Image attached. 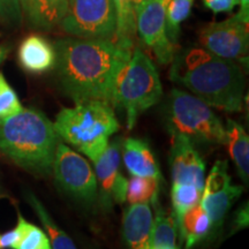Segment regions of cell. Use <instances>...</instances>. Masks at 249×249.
Masks as SVG:
<instances>
[{"instance_id": "1", "label": "cell", "mask_w": 249, "mask_h": 249, "mask_svg": "<svg viewBox=\"0 0 249 249\" xmlns=\"http://www.w3.org/2000/svg\"><path fill=\"white\" fill-rule=\"evenodd\" d=\"M59 85L75 104L102 101L113 107V93L121 68L132 51L111 39L64 38L54 45Z\"/></svg>"}, {"instance_id": "2", "label": "cell", "mask_w": 249, "mask_h": 249, "mask_svg": "<svg viewBox=\"0 0 249 249\" xmlns=\"http://www.w3.org/2000/svg\"><path fill=\"white\" fill-rule=\"evenodd\" d=\"M170 79L189 89L209 107L241 110L245 75L238 62L217 57L203 48H187L174 55Z\"/></svg>"}, {"instance_id": "3", "label": "cell", "mask_w": 249, "mask_h": 249, "mask_svg": "<svg viewBox=\"0 0 249 249\" xmlns=\"http://www.w3.org/2000/svg\"><path fill=\"white\" fill-rule=\"evenodd\" d=\"M59 142L53 123L34 108H22L14 116L0 119V152L30 172L52 173Z\"/></svg>"}, {"instance_id": "4", "label": "cell", "mask_w": 249, "mask_h": 249, "mask_svg": "<svg viewBox=\"0 0 249 249\" xmlns=\"http://www.w3.org/2000/svg\"><path fill=\"white\" fill-rule=\"evenodd\" d=\"M59 139L96 161L107 150L110 138L120 126L113 107L102 101H88L66 107L53 123Z\"/></svg>"}, {"instance_id": "5", "label": "cell", "mask_w": 249, "mask_h": 249, "mask_svg": "<svg viewBox=\"0 0 249 249\" xmlns=\"http://www.w3.org/2000/svg\"><path fill=\"white\" fill-rule=\"evenodd\" d=\"M161 93L157 67L142 50H133L117 77L113 93V107L126 112L127 128H134L140 114L157 104Z\"/></svg>"}, {"instance_id": "6", "label": "cell", "mask_w": 249, "mask_h": 249, "mask_svg": "<svg viewBox=\"0 0 249 249\" xmlns=\"http://www.w3.org/2000/svg\"><path fill=\"white\" fill-rule=\"evenodd\" d=\"M171 134L186 136L193 143L226 144V130L211 107L195 95L173 89L167 101Z\"/></svg>"}, {"instance_id": "7", "label": "cell", "mask_w": 249, "mask_h": 249, "mask_svg": "<svg viewBox=\"0 0 249 249\" xmlns=\"http://www.w3.org/2000/svg\"><path fill=\"white\" fill-rule=\"evenodd\" d=\"M60 28L80 38L114 39L116 9L112 0H68Z\"/></svg>"}, {"instance_id": "8", "label": "cell", "mask_w": 249, "mask_h": 249, "mask_svg": "<svg viewBox=\"0 0 249 249\" xmlns=\"http://www.w3.org/2000/svg\"><path fill=\"white\" fill-rule=\"evenodd\" d=\"M52 173L59 188L75 200L92 203L97 198V179L88 160L61 141L55 150Z\"/></svg>"}, {"instance_id": "9", "label": "cell", "mask_w": 249, "mask_h": 249, "mask_svg": "<svg viewBox=\"0 0 249 249\" xmlns=\"http://www.w3.org/2000/svg\"><path fill=\"white\" fill-rule=\"evenodd\" d=\"M202 48L217 57L241 64H248V24L238 15L207 24L200 31Z\"/></svg>"}, {"instance_id": "10", "label": "cell", "mask_w": 249, "mask_h": 249, "mask_svg": "<svg viewBox=\"0 0 249 249\" xmlns=\"http://www.w3.org/2000/svg\"><path fill=\"white\" fill-rule=\"evenodd\" d=\"M170 0H147L136 9V31L144 45L154 52L161 65L171 64L174 46L169 39L165 24V12Z\"/></svg>"}, {"instance_id": "11", "label": "cell", "mask_w": 249, "mask_h": 249, "mask_svg": "<svg viewBox=\"0 0 249 249\" xmlns=\"http://www.w3.org/2000/svg\"><path fill=\"white\" fill-rule=\"evenodd\" d=\"M121 139L108 142L104 151L95 164V176L97 179L98 196L105 209H110L114 203L121 204L126 201L127 180L120 170L121 165Z\"/></svg>"}, {"instance_id": "12", "label": "cell", "mask_w": 249, "mask_h": 249, "mask_svg": "<svg viewBox=\"0 0 249 249\" xmlns=\"http://www.w3.org/2000/svg\"><path fill=\"white\" fill-rule=\"evenodd\" d=\"M170 165L173 183H191L203 191L205 163L186 136L172 134Z\"/></svg>"}, {"instance_id": "13", "label": "cell", "mask_w": 249, "mask_h": 249, "mask_svg": "<svg viewBox=\"0 0 249 249\" xmlns=\"http://www.w3.org/2000/svg\"><path fill=\"white\" fill-rule=\"evenodd\" d=\"M154 226L150 203L130 204L123 216V235L128 249H149Z\"/></svg>"}, {"instance_id": "14", "label": "cell", "mask_w": 249, "mask_h": 249, "mask_svg": "<svg viewBox=\"0 0 249 249\" xmlns=\"http://www.w3.org/2000/svg\"><path fill=\"white\" fill-rule=\"evenodd\" d=\"M121 160L132 176L154 178L160 181L163 178L154 152L143 140L134 138L124 140L121 149Z\"/></svg>"}, {"instance_id": "15", "label": "cell", "mask_w": 249, "mask_h": 249, "mask_svg": "<svg viewBox=\"0 0 249 249\" xmlns=\"http://www.w3.org/2000/svg\"><path fill=\"white\" fill-rule=\"evenodd\" d=\"M18 61L29 73H44L55 65L54 46L39 35L28 36L18 48Z\"/></svg>"}, {"instance_id": "16", "label": "cell", "mask_w": 249, "mask_h": 249, "mask_svg": "<svg viewBox=\"0 0 249 249\" xmlns=\"http://www.w3.org/2000/svg\"><path fill=\"white\" fill-rule=\"evenodd\" d=\"M20 5L31 27L48 31L60 24L68 0H20Z\"/></svg>"}, {"instance_id": "17", "label": "cell", "mask_w": 249, "mask_h": 249, "mask_svg": "<svg viewBox=\"0 0 249 249\" xmlns=\"http://www.w3.org/2000/svg\"><path fill=\"white\" fill-rule=\"evenodd\" d=\"M244 188L241 186L232 185L231 182L216 191L202 193L200 204L210 217L213 230H217L222 226L227 211L238 200Z\"/></svg>"}, {"instance_id": "18", "label": "cell", "mask_w": 249, "mask_h": 249, "mask_svg": "<svg viewBox=\"0 0 249 249\" xmlns=\"http://www.w3.org/2000/svg\"><path fill=\"white\" fill-rule=\"evenodd\" d=\"M226 144L230 155L238 170L242 181L248 183L249 179V139L247 133L238 123L229 119L226 124Z\"/></svg>"}, {"instance_id": "19", "label": "cell", "mask_w": 249, "mask_h": 249, "mask_svg": "<svg viewBox=\"0 0 249 249\" xmlns=\"http://www.w3.org/2000/svg\"><path fill=\"white\" fill-rule=\"evenodd\" d=\"M213 231V223L201 204L187 211L179 224V234L185 241L186 249H191L207 238Z\"/></svg>"}, {"instance_id": "20", "label": "cell", "mask_w": 249, "mask_h": 249, "mask_svg": "<svg viewBox=\"0 0 249 249\" xmlns=\"http://www.w3.org/2000/svg\"><path fill=\"white\" fill-rule=\"evenodd\" d=\"M156 214L151 232L150 247L156 249H180L178 246L179 229L173 214H169L158 203L155 204Z\"/></svg>"}, {"instance_id": "21", "label": "cell", "mask_w": 249, "mask_h": 249, "mask_svg": "<svg viewBox=\"0 0 249 249\" xmlns=\"http://www.w3.org/2000/svg\"><path fill=\"white\" fill-rule=\"evenodd\" d=\"M116 9L117 28L114 43L120 48L133 51L136 34V14L132 0H112Z\"/></svg>"}, {"instance_id": "22", "label": "cell", "mask_w": 249, "mask_h": 249, "mask_svg": "<svg viewBox=\"0 0 249 249\" xmlns=\"http://www.w3.org/2000/svg\"><path fill=\"white\" fill-rule=\"evenodd\" d=\"M27 201L29 202L31 208L35 210L37 217L39 218L40 223L44 227L52 249H77L70 236L54 223V220L52 219V217L46 211L44 205L40 203V201L35 195L29 193L27 195Z\"/></svg>"}, {"instance_id": "23", "label": "cell", "mask_w": 249, "mask_h": 249, "mask_svg": "<svg viewBox=\"0 0 249 249\" xmlns=\"http://www.w3.org/2000/svg\"><path fill=\"white\" fill-rule=\"evenodd\" d=\"M203 191L191 183H173L171 198L173 205V217L177 224L181 222L182 217L195 205L200 204Z\"/></svg>"}, {"instance_id": "24", "label": "cell", "mask_w": 249, "mask_h": 249, "mask_svg": "<svg viewBox=\"0 0 249 249\" xmlns=\"http://www.w3.org/2000/svg\"><path fill=\"white\" fill-rule=\"evenodd\" d=\"M160 192V180L144 177L132 176L127 181L126 201L129 204L136 203H157Z\"/></svg>"}, {"instance_id": "25", "label": "cell", "mask_w": 249, "mask_h": 249, "mask_svg": "<svg viewBox=\"0 0 249 249\" xmlns=\"http://www.w3.org/2000/svg\"><path fill=\"white\" fill-rule=\"evenodd\" d=\"M194 0H170L165 12L166 34L172 44L178 42L180 26L191 15Z\"/></svg>"}, {"instance_id": "26", "label": "cell", "mask_w": 249, "mask_h": 249, "mask_svg": "<svg viewBox=\"0 0 249 249\" xmlns=\"http://www.w3.org/2000/svg\"><path fill=\"white\" fill-rule=\"evenodd\" d=\"M22 108L17 92L9 86L5 76L0 73V119L14 116Z\"/></svg>"}, {"instance_id": "27", "label": "cell", "mask_w": 249, "mask_h": 249, "mask_svg": "<svg viewBox=\"0 0 249 249\" xmlns=\"http://www.w3.org/2000/svg\"><path fill=\"white\" fill-rule=\"evenodd\" d=\"M14 249H52V247L48 234L42 229L27 222L22 238Z\"/></svg>"}, {"instance_id": "28", "label": "cell", "mask_w": 249, "mask_h": 249, "mask_svg": "<svg viewBox=\"0 0 249 249\" xmlns=\"http://www.w3.org/2000/svg\"><path fill=\"white\" fill-rule=\"evenodd\" d=\"M0 18L14 26L21 24L23 14L20 0H0Z\"/></svg>"}, {"instance_id": "29", "label": "cell", "mask_w": 249, "mask_h": 249, "mask_svg": "<svg viewBox=\"0 0 249 249\" xmlns=\"http://www.w3.org/2000/svg\"><path fill=\"white\" fill-rule=\"evenodd\" d=\"M27 220L18 214V224L11 231L0 234V249H14L18 244V241L22 238L24 232V226H26Z\"/></svg>"}, {"instance_id": "30", "label": "cell", "mask_w": 249, "mask_h": 249, "mask_svg": "<svg viewBox=\"0 0 249 249\" xmlns=\"http://www.w3.org/2000/svg\"><path fill=\"white\" fill-rule=\"evenodd\" d=\"M202 2L214 14L229 13L238 5V0H202Z\"/></svg>"}, {"instance_id": "31", "label": "cell", "mask_w": 249, "mask_h": 249, "mask_svg": "<svg viewBox=\"0 0 249 249\" xmlns=\"http://www.w3.org/2000/svg\"><path fill=\"white\" fill-rule=\"evenodd\" d=\"M248 204H246V207H242L240 210L238 211L235 217V226L238 227H245L248 225Z\"/></svg>"}, {"instance_id": "32", "label": "cell", "mask_w": 249, "mask_h": 249, "mask_svg": "<svg viewBox=\"0 0 249 249\" xmlns=\"http://www.w3.org/2000/svg\"><path fill=\"white\" fill-rule=\"evenodd\" d=\"M238 4L240 5V11L236 13L239 18L244 21L245 23L249 22V0H238Z\"/></svg>"}, {"instance_id": "33", "label": "cell", "mask_w": 249, "mask_h": 249, "mask_svg": "<svg viewBox=\"0 0 249 249\" xmlns=\"http://www.w3.org/2000/svg\"><path fill=\"white\" fill-rule=\"evenodd\" d=\"M145 1H147V0H132L133 7H134V9H135V12H136V9H138L142 4H144Z\"/></svg>"}, {"instance_id": "34", "label": "cell", "mask_w": 249, "mask_h": 249, "mask_svg": "<svg viewBox=\"0 0 249 249\" xmlns=\"http://www.w3.org/2000/svg\"><path fill=\"white\" fill-rule=\"evenodd\" d=\"M1 57H2V52H1V50H0V60H1Z\"/></svg>"}, {"instance_id": "35", "label": "cell", "mask_w": 249, "mask_h": 249, "mask_svg": "<svg viewBox=\"0 0 249 249\" xmlns=\"http://www.w3.org/2000/svg\"><path fill=\"white\" fill-rule=\"evenodd\" d=\"M149 249H156V248H152V247H150V248H149Z\"/></svg>"}]
</instances>
